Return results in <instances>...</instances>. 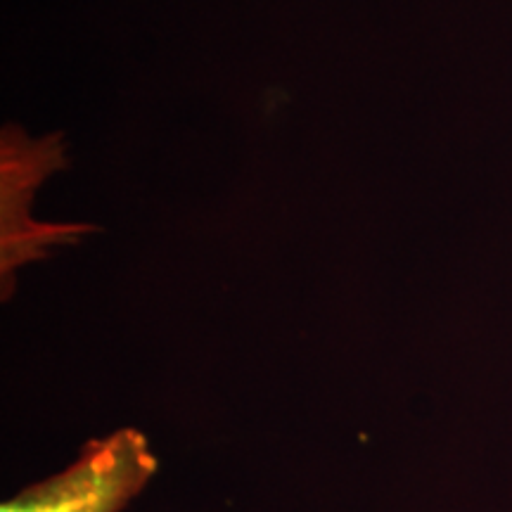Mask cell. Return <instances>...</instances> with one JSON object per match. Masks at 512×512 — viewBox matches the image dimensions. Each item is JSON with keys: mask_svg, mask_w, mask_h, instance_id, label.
Here are the masks:
<instances>
[{"mask_svg": "<svg viewBox=\"0 0 512 512\" xmlns=\"http://www.w3.org/2000/svg\"><path fill=\"white\" fill-rule=\"evenodd\" d=\"M67 166L62 136L31 140L22 128L5 126L0 138V266L3 294L12 292V275L29 261L46 259L53 247L79 242L93 226L83 223H38L29 216L36 190Z\"/></svg>", "mask_w": 512, "mask_h": 512, "instance_id": "1", "label": "cell"}, {"mask_svg": "<svg viewBox=\"0 0 512 512\" xmlns=\"http://www.w3.org/2000/svg\"><path fill=\"white\" fill-rule=\"evenodd\" d=\"M143 432L126 427L88 441L67 470L3 503L0 512H119L157 472Z\"/></svg>", "mask_w": 512, "mask_h": 512, "instance_id": "2", "label": "cell"}]
</instances>
